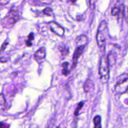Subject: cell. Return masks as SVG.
<instances>
[{"label":"cell","instance_id":"1","mask_svg":"<svg viewBox=\"0 0 128 128\" xmlns=\"http://www.w3.org/2000/svg\"><path fill=\"white\" fill-rule=\"evenodd\" d=\"M99 74L102 83H107L110 80V66L106 56L103 55L101 57L99 66Z\"/></svg>","mask_w":128,"mask_h":128},{"label":"cell","instance_id":"2","mask_svg":"<svg viewBox=\"0 0 128 128\" xmlns=\"http://www.w3.org/2000/svg\"><path fill=\"white\" fill-rule=\"evenodd\" d=\"M108 33V30L107 23L105 21H102L100 22L96 34V41L100 48L104 47Z\"/></svg>","mask_w":128,"mask_h":128},{"label":"cell","instance_id":"3","mask_svg":"<svg viewBox=\"0 0 128 128\" xmlns=\"http://www.w3.org/2000/svg\"><path fill=\"white\" fill-rule=\"evenodd\" d=\"M128 74H123L118 76L117 82L114 87V92L116 94L121 95L126 92L128 90Z\"/></svg>","mask_w":128,"mask_h":128},{"label":"cell","instance_id":"4","mask_svg":"<svg viewBox=\"0 0 128 128\" xmlns=\"http://www.w3.org/2000/svg\"><path fill=\"white\" fill-rule=\"evenodd\" d=\"M20 15L18 10L12 8L7 16L2 20V25H4V27H11L20 20Z\"/></svg>","mask_w":128,"mask_h":128},{"label":"cell","instance_id":"5","mask_svg":"<svg viewBox=\"0 0 128 128\" xmlns=\"http://www.w3.org/2000/svg\"><path fill=\"white\" fill-rule=\"evenodd\" d=\"M50 30L59 36H63L64 34V30L63 28L54 21H51L48 23Z\"/></svg>","mask_w":128,"mask_h":128},{"label":"cell","instance_id":"6","mask_svg":"<svg viewBox=\"0 0 128 128\" xmlns=\"http://www.w3.org/2000/svg\"><path fill=\"white\" fill-rule=\"evenodd\" d=\"M85 46H77L76 49L75 50L73 54V56H72V69H74L76 68L77 66L78 62V59L80 58V56L82 55V52H83L84 50Z\"/></svg>","mask_w":128,"mask_h":128},{"label":"cell","instance_id":"7","mask_svg":"<svg viewBox=\"0 0 128 128\" xmlns=\"http://www.w3.org/2000/svg\"><path fill=\"white\" fill-rule=\"evenodd\" d=\"M34 58L37 61H42L45 59L46 56V48L44 47H42L40 50H37L34 53Z\"/></svg>","mask_w":128,"mask_h":128},{"label":"cell","instance_id":"8","mask_svg":"<svg viewBox=\"0 0 128 128\" xmlns=\"http://www.w3.org/2000/svg\"><path fill=\"white\" fill-rule=\"evenodd\" d=\"M94 89V84L93 82L90 79H88L84 84V91L86 93H91L93 92Z\"/></svg>","mask_w":128,"mask_h":128},{"label":"cell","instance_id":"9","mask_svg":"<svg viewBox=\"0 0 128 128\" xmlns=\"http://www.w3.org/2000/svg\"><path fill=\"white\" fill-rule=\"evenodd\" d=\"M88 42V37L86 35H80L76 39V44H77V46H86L87 45Z\"/></svg>","mask_w":128,"mask_h":128},{"label":"cell","instance_id":"10","mask_svg":"<svg viewBox=\"0 0 128 128\" xmlns=\"http://www.w3.org/2000/svg\"><path fill=\"white\" fill-rule=\"evenodd\" d=\"M106 58H107V61L108 62L110 67V66H113L115 64L116 61V57L114 52H110V53L108 54V56H106Z\"/></svg>","mask_w":128,"mask_h":128},{"label":"cell","instance_id":"11","mask_svg":"<svg viewBox=\"0 0 128 128\" xmlns=\"http://www.w3.org/2000/svg\"><path fill=\"white\" fill-rule=\"evenodd\" d=\"M93 122L94 123V128H102L101 126V118L100 116H96L93 120Z\"/></svg>","mask_w":128,"mask_h":128},{"label":"cell","instance_id":"12","mask_svg":"<svg viewBox=\"0 0 128 128\" xmlns=\"http://www.w3.org/2000/svg\"><path fill=\"white\" fill-rule=\"evenodd\" d=\"M68 66H69V62H64L62 64V74L64 76H68L70 74V71L68 70Z\"/></svg>","mask_w":128,"mask_h":128},{"label":"cell","instance_id":"13","mask_svg":"<svg viewBox=\"0 0 128 128\" xmlns=\"http://www.w3.org/2000/svg\"><path fill=\"white\" fill-rule=\"evenodd\" d=\"M53 0H33L34 3L37 4H50Z\"/></svg>","mask_w":128,"mask_h":128},{"label":"cell","instance_id":"14","mask_svg":"<svg viewBox=\"0 0 128 128\" xmlns=\"http://www.w3.org/2000/svg\"><path fill=\"white\" fill-rule=\"evenodd\" d=\"M42 12H43L44 14L47 15V16H51L53 15V11H52V9L50 8H45L44 10L42 11Z\"/></svg>","mask_w":128,"mask_h":128},{"label":"cell","instance_id":"15","mask_svg":"<svg viewBox=\"0 0 128 128\" xmlns=\"http://www.w3.org/2000/svg\"><path fill=\"white\" fill-rule=\"evenodd\" d=\"M83 105H84V102H80V103L78 104V105L77 108H76V110H75V111H74V115H75V116H78L79 112H80V111H81V108H82Z\"/></svg>","mask_w":128,"mask_h":128},{"label":"cell","instance_id":"16","mask_svg":"<svg viewBox=\"0 0 128 128\" xmlns=\"http://www.w3.org/2000/svg\"><path fill=\"white\" fill-rule=\"evenodd\" d=\"M120 13V8L119 7H118V6L113 8L112 9V10H111V14H112V16H117V15H118Z\"/></svg>","mask_w":128,"mask_h":128},{"label":"cell","instance_id":"17","mask_svg":"<svg viewBox=\"0 0 128 128\" xmlns=\"http://www.w3.org/2000/svg\"><path fill=\"white\" fill-rule=\"evenodd\" d=\"M60 51H61V52L63 56H66L69 54V49L65 47L64 46H62V48H60Z\"/></svg>","mask_w":128,"mask_h":128},{"label":"cell","instance_id":"18","mask_svg":"<svg viewBox=\"0 0 128 128\" xmlns=\"http://www.w3.org/2000/svg\"><path fill=\"white\" fill-rule=\"evenodd\" d=\"M6 103V99L3 94H0V105H4Z\"/></svg>","mask_w":128,"mask_h":128},{"label":"cell","instance_id":"19","mask_svg":"<svg viewBox=\"0 0 128 128\" xmlns=\"http://www.w3.org/2000/svg\"><path fill=\"white\" fill-rule=\"evenodd\" d=\"M96 1H97V0H90V6L91 10L94 9Z\"/></svg>","mask_w":128,"mask_h":128},{"label":"cell","instance_id":"20","mask_svg":"<svg viewBox=\"0 0 128 128\" xmlns=\"http://www.w3.org/2000/svg\"><path fill=\"white\" fill-rule=\"evenodd\" d=\"M8 45V42H5L2 44V46H1V50H0V53H1V52H2L4 51L5 49H6V48L7 47Z\"/></svg>","mask_w":128,"mask_h":128},{"label":"cell","instance_id":"21","mask_svg":"<svg viewBox=\"0 0 128 128\" xmlns=\"http://www.w3.org/2000/svg\"><path fill=\"white\" fill-rule=\"evenodd\" d=\"M10 1V0H0V5H1V6L6 5L8 3H9Z\"/></svg>","mask_w":128,"mask_h":128},{"label":"cell","instance_id":"22","mask_svg":"<svg viewBox=\"0 0 128 128\" xmlns=\"http://www.w3.org/2000/svg\"><path fill=\"white\" fill-rule=\"evenodd\" d=\"M28 40H30V41H32L34 40V33L31 32V33L29 34V36H28Z\"/></svg>","mask_w":128,"mask_h":128},{"label":"cell","instance_id":"23","mask_svg":"<svg viewBox=\"0 0 128 128\" xmlns=\"http://www.w3.org/2000/svg\"><path fill=\"white\" fill-rule=\"evenodd\" d=\"M26 46H28V47H30V46H32V42H31V41H30V40H28L27 41H26Z\"/></svg>","mask_w":128,"mask_h":128},{"label":"cell","instance_id":"24","mask_svg":"<svg viewBox=\"0 0 128 128\" xmlns=\"http://www.w3.org/2000/svg\"><path fill=\"white\" fill-rule=\"evenodd\" d=\"M0 128H8V126L2 122H0Z\"/></svg>","mask_w":128,"mask_h":128},{"label":"cell","instance_id":"25","mask_svg":"<svg viewBox=\"0 0 128 128\" xmlns=\"http://www.w3.org/2000/svg\"><path fill=\"white\" fill-rule=\"evenodd\" d=\"M70 1H71V2H72V3H74V2H76V1H77V0H70Z\"/></svg>","mask_w":128,"mask_h":128}]
</instances>
